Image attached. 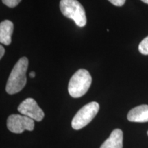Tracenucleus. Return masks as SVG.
Instances as JSON below:
<instances>
[{"mask_svg": "<svg viewBox=\"0 0 148 148\" xmlns=\"http://www.w3.org/2000/svg\"><path fill=\"white\" fill-rule=\"evenodd\" d=\"M123 132L115 129L111 132L108 138L103 142L100 148H123Z\"/></svg>", "mask_w": 148, "mask_h": 148, "instance_id": "6e6552de", "label": "nucleus"}, {"mask_svg": "<svg viewBox=\"0 0 148 148\" xmlns=\"http://www.w3.org/2000/svg\"><path fill=\"white\" fill-rule=\"evenodd\" d=\"M18 111L23 115L36 121H42L45 114L41 108L38 106V103L33 98H27L22 101L18 107Z\"/></svg>", "mask_w": 148, "mask_h": 148, "instance_id": "423d86ee", "label": "nucleus"}, {"mask_svg": "<svg viewBox=\"0 0 148 148\" xmlns=\"http://www.w3.org/2000/svg\"><path fill=\"white\" fill-rule=\"evenodd\" d=\"M28 63V59L26 57H22L14 66L5 86V90L8 94L13 95L17 93L25 86Z\"/></svg>", "mask_w": 148, "mask_h": 148, "instance_id": "f257e3e1", "label": "nucleus"}, {"mask_svg": "<svg viewBox=\"0 0 148 148\" xmlns=\"http://www.w3.org/2000/svg\"><path fill=\"white\" fill-rule=\"evenodd\" d=\"M7 127L10 132L21 134L25 130L32 131L34 128V121L25 115L11 114L7 119Z\"/></svg>", "mask_w": 148, "mask_h": 148, "instance_id": "39448f33", "label": "nucleus"}, {"mask_svg": "<svg viewBox=\"0 0 148 148\" xmlns=\"http://www.w3.org/2000/svg\"><path fill=\"white\" fill-rule=\"evenodd\" d=\"M138 51L143 55H148V36L144 38L138 45Z\"/></svg>", "mask_w": 148, "mask_h": 148, "instance_id": "9d476101", "label": "nucleus"}, {"mask_svg": "<svg viewBox=\"0 0 148 148\" xmlns=\"http://www.w3.org/2000/svg\"><path fill=\"white\" fill-rule=\"evenodd\" d=\"M147 135H148V131H147Z\"/></svg>", "mask_w": 148, "mask_h": 148, "instance_id": "dca6fc26", "label": "nucleus"}, {"mask_svg": "<svg viewBox=\"0 0 148 148\" xmlns=\"http://www.w3.org/2000/svg\"><path fill=\"white\" fill-rule=\"evenodd\" d=\"M36 76V73H35L34 71H32L29 73V77H32V78H34V77Z\"/></svg>", "mask_w": 148, "mask_h": 148, "instance_id": "4468645a", "label": "nucleus"}, {"mask_svg": "<svg viewBox=\"0 0 148 148\" xmlns=\"http://www.w3.org/2000/svg\"><path fill=\"white\" fill-rule=\"evenodd\" d=\"M14 31V24L9 20H5L0 23V42L9 45L12 42V35Z\"/></svg>", "mask_w": 148, "mask_h": 148, "instance_id": "1a4fd4ad", "label": "nucleus"}, {"mask_svg": "<svg viewBox=\"0 0 148 148\" xmlns=\"http://www.w3.org/2000/svg\"><path fill=\"white\" fill-rule=\"evenodd\" d=\"M92 77L87 70L80 69L71 77L68 86V91L72 97H82L89 89Z\"/></svg>", "mask_w": 148, "mask_h": 148, "instance_id": "f03ea898", "label": "nucleus"}, {"mask_svg": "<svg viewBox=\"0 0 148 148\" xmlns=\"http://www.w3.org/2000/svg\"><path fill=\"white\" fill-rule=\"evenodd\" d=\"M142 1H143V2H144V3H147V4H148V0H141Z\"/></svg>", "mask_w": 148, "mask_h": 148, "instance_id": "2eb2a0df", "label": "nucleus"}, {"mask_svg": "<svg viewBox=\"0 0 148 148\" xmlns=\"http://www.w3.org/2000/svg\"><path fill=\"white\" fill-rule=\"evenodd\" d=\"M60 9L64 16L73 20L78 27L86 25V12L84 7L77 0H60Z\"/></svg>", "mask_w": 148, "mask_h": 148, "instance_id": "7ed1b4c3", "label": "nucleus"}, {"mask_svg": "<svg viewBox=\"0 0 148 148\" xmlns=\"http://www.w3.org/2000/svg\"><path fill=\"white\" fill-rule=\"evenodd\" d=\"M1 1L9 8H14L21 2V0H1Z\"/></svg>", "mask_w": 148, "mask_h": 148, "instance_id": "9b49d317", "label": "nucleus"}, {"mask_svg": "<svg viewBox=\"0 0 148 148\" xmlns=\"http://www.w3.org/2000/svg\"><path fill=\"white\" fill-rule=\"evenodd\" d=\"M99 110V103L91 101L79 109L71 121V126L74 130H80L87 125L97 115Z\"/></svg>", "mask_w": 148, "mask_h": 148, "instance_id": "20e7f679", "label": "nucleus"}, {"mask_svg": "<svg viewBox=\"0 0 148 148\" xmlns=\"http://www.w3.org/2000/svg\"><path fill=\"white\" fill-rule=\"evenodd\" d=\"M127 118L132 122H148V105L143 104L133 108L129 111Z\"/></svg>", "mask_w": 148, "mask_h": 148, "instance_id": "0eeeda50", "label": "nucleus"}, {"mask_svg": "<svg viewBox=\"0 0 148 148\" xmlns=\"http://www.w3.org/2000/svg\"><path fill=\"white\" fill-rule=\"evenodd\" d=\"M110 2L116 6H122L124 5L125 0H108Z\"/></svg>", "mask_w": 148, "mask_h": 148, "instance_id": "f8f14e48", "label": "nucleus"}, {"mask_svg": "<svg viewBox=\"0 0 148 148\" xmlns=\"http://www.w3.org/2000/svg\"><path fill=\"white\" fill-rule=\"evenodd\" d=\"M0 50H1V53H0V58H2V57L3 56V55H4V53H5V49L2 45L0 46Z\"/></svg>", "mask_w": 148, "mask_h": 148, "instance_id": "ddd939ff", "label": "nucleus"}]
</instances>
